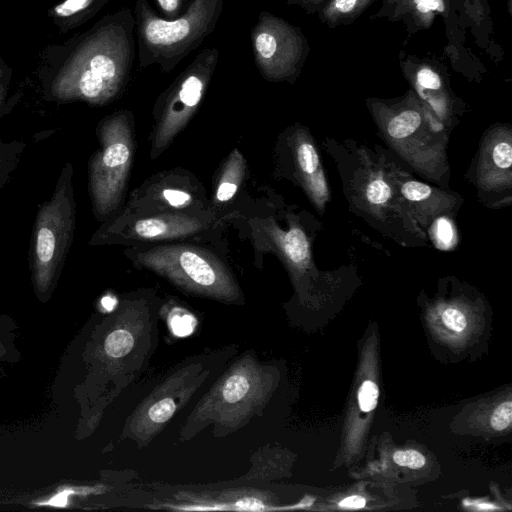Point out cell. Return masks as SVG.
<instances>
[{
    "mask_svg": "<svg viewBox=\"0 0 512 512\" xmlns=\"http://www.w3.org/2000/svg\"><path fill=\"white\" fill-rule=\"evenodd\" d=\"M245 159L234 149L222 168L215 192V200L219 203L229 201L238 191L245 175Z\"/></svg>",
    "mask_w": 512,
    "mask_h": 512,
    "instance_id": "obj_16",
    "label": "cell"
},
{
    "mask_svg": "<svg viewBox=\"0 0 512 512\" xmlns=\"http://www.w3.org/2000/svg\"><path fill=\"white\" fill-rule=\"evenodd\" d=\"M172 331L177 336H187L194 330L196 320L186 311L176 309L170 317Z\"/></svg>",
    "mask_w": 512,
    "mask_h": 512,
    "instance_id": "obj_21",
    "label": "cell"
},
{
    "mask_svg": "<svg viewBox=\"0 0 512 512\" xmlns=\"http://www.w3.org/2000/svg\"><path fill=\"white\" fill-rule=\"evenodd\" d=\"M116 304V300L113 297L106 296L102 299V305L106 310H112Z\"/></svg>",
    "mask_w": 512,
    "mask_h": 512,
    "instance_id": "obj_32",
    "label": "cell"
},
{
    "mask_svg": "<svg viewBox=\"0 0 512 512\" xmlns=\"http://www.w3.org/2000/svg\"><path fill=\"white\" fill-rule=\"evenodd\" d=\"M399 188L416 221L427 227L431 221L456 208V198L414 179H399Z\"/></svg>",
    "mask_w": 512,
    "mask_h": 512,
    "instance_id": "obj_12",
    "label": "cell"
},
{
    "mask_svg": "<svg viewBox=\"0 0 512 512\" xmlns=\"http://www.w3.org/2000/svg\"><path fill=\"white\" fill-rule=\"evenodd\" d=\"M512 421V402L508 400L501 403L493 412L491 426L497 431L506 429Z\"/></svg>",
    "mask_w": 512,
    "mask_h": 512,
    "instance_id": "obj_25",
    "label": "cell"
},
{
    "mask_svg": "<svg viewBox=\"0 0 512 512\" xmlns=\"http://www.w3.org/2000/svg\"><path fill=\"white\" fill-rule=\"evenodd\" d=\"M273 236L286 264L297 269L312 264L310 245L301 228L291 227L287 232L276 230Z\"/></svg>",
    "mask_w": 512,
    "mask_h": 512,
    "instance_id": "obj_15",
    "label": "cell"
},
{
    "mask_svg": "<svg viewBox=\"0 0 512 512\" xmlns=\"http://www.w3.org/2000/svg\"><path fill=\"white\" fill-rule=\"evenodd\" d=\"M167 19L178 17L182 13L185 0H155Z\"/></svg>",
    "mask_w": 512,
    "mask_h": 512,
    "instance_id": "obj_29",
    "label": "cell"
},
{
    "mask_svg": "<svg viewBox=\"0 0 512 512\" xmlns=\"http://www.w3.org/2000/svg\"><path fill=\"white\" fill-rule=\"evenodd\" d=\"M250 41L255 66L266 81L292 83L296 79L307 50L298 27L262 10L250 31Z\"/></svg>",
    "mask_w": 512,
    "mask_h": 512,
    "instance_id": "obj_6",
    "label": "cell"
},
{
    "mask_svg": "<svg viewBox=\"0 0 512 512\" xmlns=\"http://www.w3.org/2000/svg\"><path fill=\"white\" fill-rule=\"evenodd\" d=\"M105 128V146L94 172V188L100 209L108 212L119 204L132 167L133 114L119 111Z\"/></svg>",
    "mask_w": 512,
    "mask_h": 512,
    "instance_id": "obj_7",
    "label": "cell"
},
{
    "mask_svg": "<svg viewBox=\"0 0 512 512\" xmlns=\"http://www.w3.org/2000/svg\"><path fill=\"white\" fill-rule=\"evenodd\" d=\"M368 103L384 139L411 165L429 175L424 159L427 156L438 176L440 168L432 156L447 169L444 145L447 139L443 134L447 131L440 123L432 124L439 121L412 90L398 102L369 100Z\"/></svg>",
    "mask_w": 512,
    "mask_h": 512,
    "instance_id": "obj_3",
    "label": "cell"
},
{
    "mask_svg": "<svg viewBox=\"0 0 512 512\" xmlns=\"http://www.w3.org/2000/svg\"><path fill=\"white\" fill-rule=\"evenodd\" d=\"M223 0H191L178 17L159 16L148 0H135L133 14L139 68L158 65L170 73L215 30Z\"/></svg>",
    "mask_w": 512,
    "mask_h": 512,
    "instance_id": "obj_1",
    "label": "cell"
},
{
    "mask_svg": "<svg viewBox=\"0 0 512 512\" xmlns=\"http://www.w3.org/2000/svg\"><path fill=\"white\" fill-rule=\"evenodd\" d=\"M448 8L447 0H384L376 16L402 20L417 30L431 26L436 16L445 15Z\"/></svg>",
    "mask_w": 512,
    "mask_h": 512,
    "instance_id": "obj_14",
    "label": "cell"
},
{
    "mask_svg": "<svg viewBox=\"0 0 512 512\" xmlns=\"http://www.w3.org/2000/svg\"><path fill=\"white\" fill-rule=\"evenodd\" d=\"M466 14L475 24L480 25L486 15V5L484 0H461Z\"/></svg>",
    "mask_w": 512,
    "mask_h": 512,
    "instance_id": "obj_28",
    "label": "cell"
},
{
    "mask_svg": "<svg viewBox=\"0 0 512 512\" xmlns=\"http://www.w3.org/2000/svg\"><path fill=\"white\" fill-rule=\"evenodd\" d=\"M512 145L511 132L505 127L490 131L483 140L472 180L479 195L500 197L504 204L505 192L511 194Z\"/></svg>",
    "mask_w": 512,
    "mask_h": 512,
    "instance_id": "obj_10",
    "label": "cell"
},
{
    "mask_svg": "<svg viewBox=\"0 0 512 512\" xmlns=\"http://www.w3.org/2000/svg\"><path fill=\"white\" fill-rule=\"evenodd\" d=\"M409 79L416 95L432 115L447 127L452 119V104L446 84L430 64H418L415 68L407 66Z\"/></svg>",
    "mask_w": 512,
    "mask_h": 512,
    "instance_id": "obj_13",
    "label": "cell"
},
{
    "mask_svg": "<svg viewBox=\"0 0 512 512\" xmlns=\"http://www.w3.org/2000/svg\"><path fill=\"white\" fill-rule=\"evenodd\" d=\"M432 236L438 248L448 250L456 244V230L451 219L441 216L434 220Z\"/></svg>",
    "mask_w": 512,
    "mask_h": 512,
    "instance_id": "obj_18",
    "label": "cell"
},
{
    "mask_svg": "<svg viewBox=\"0 0 512 512\" xmlns=\"http://www.w3.org/2000/svg\"><path fill=\"white\" fill-rule=\"evenodd\" d=\"M394 461L400 466H406L411 469H419L426 463L425 457L416 450L396 451L393 455Z\"/></svg>",
    "mask_w": 512,
    "mask_h": 512,
    "instance_id": "obj_26",
    "label": "cell"
},
{
    "mask_svg": "<svg viewBox=\"0 0 512 512\" xmlns=\"http://www.w3.org/2000/svg\"><path fill=\"white\" fill-rule=\"evenodd\" d=\"M175 408L173 400L163 399L151 406L148 417L153 423H164L173 415Z\"/></svg>",
    "mask_w": 512,
    "mask_h": 512,
    "instance_id": "obj_24",
    "label": "cell"
},
{
    "mask_svg": "<svg viewBox=\"0 0 512 512\" xmlns=\"http://www.w3.org/2000/svg\"><path fill=\"white\" fill-rule=\"evenodd\" d=\"M365 504H366L365 498H363L362 496H359V495H353V496H349V497L343 499L339 503V506L343 507V508H349V509H359V508H363L365 506Z\"/></svg>",
    "mask_w": 512,
    "mask_h": 512,
    "instance_id": "obj_30",
    "label": "cell"
},
{
    "mask_svg": "<svg viewBox=\"0 0 512 512\" xmlns=\"http://www.w3.org/2000/svg\"><path fill=\"white\" fill-rule=\"evenodd\" d=\"M373 0H330L322 9L320 17L329 25L352 21L360 15Z\"/></svg>",
    "mask_w": 512,
    "mask_h": 512,
    "instance_id": "obj_17",
    "label": "cell"
},
{
    "mask_svg": "<svg viewBox=\"0 0 512 512\" xmlns=\"http://www.w3.org/2000/svg\"><path fill=\"white\" fill-rule=\"evenodd\" d=\"M219 50L207 47L174 79L154 106L151 158H157L196 113L212 81Z\"/></svg>",
    "mask_w": 512,
    "mask_h": 512,
    "instance_id": "obj_5",
    "label": "cell"
},
{
    "mask_svg": "<svg viewBox=\"0 0 512 512\" xmlns=\"http://www.w3.org/2000/svg\"><path fill=\"white\" fill-rule=\"evenodd\" d=\"M290 3L299 4L302 7L309 8L315 7L320 3L324 2V0H288Z\"/></svg>",
    "mask_w": 512,
    "mask_h": 512,
    "instance_id": "obj_31",
    "label": "cell"
},
{
    "mask_svg": "<svg viewBox=\"0 0 512 512\" xmlns=\"http://www.w3.org/2000/svg\"><path fill=\"white\" fill-rule=\"evenodd\" d=\"M133 347V337L125 329H117L111 332L104 344L105 352L114 358L126 355Z\"/></svg>",
    "mask_w": 512,
    "mask_h": 512,
    "instance_id": "obj_19",
    "label": "cell"
},
{
    "mask_svg": "<svg viewBox=\"0 0 512 512\" xmlns=\"http://www.w3.org/2000/svg\"><path fill=\"white\" fill-rule=\"evenodd\" d=\"M378 396L379 390L377 385L371 380L364 381L358 392L360 409L363 412L372 411L377 405Z\"/></svg>",
    "mask_w": 512,
    "mask_h": 512,
    "instance_id": "obj_23",
    "label": "cell"
},
{
    "mask_svg": "<svg viewBox=\"0 0 512 512\" xmlns=\"http://www.w3.org/2000/svg\"><path fill=\"white\" fill-rule=\"evenodd\" d=\"M131 261L196 294L221 300H235L237 283L214 253L189 244H164L128 249Z\"/></svg>",
    "mask_w": 512,
    "mask_h": 512,
    "instance_id": "obj_2",
    "label": "cell"
},
{
    "mask_svg": "<svg viewBox=\"0 0 512 512\" xmlns=\"http://www.w3.org/2000/svg\"><path fill=\"white\" fill-rule=\"evenodd\" d=\"M441 318L445 326L455 332H461L466 328V317L456 308H448L444 310Z\"/></svg>",
    "mask_w": 512,
    "mask_h": 512,
    "instance_id": "obj_27",
    "label": "cell"
},
{
    "mask_svg": "<svg viewBox=\"0 0 512 512\" xmlns=\"http://www.w3.org/2000/svg\"><path fill=\"white\" fill-rule=\"evenodd\" d=\"M37 256L39 260L49 262L55 251V236L49 228H42L37 235Z\"/></svg>",
    "mask_w": 512,
    "mask_h": 512,
    "instance_id": "obj_20",
    "label": "cell"
},
{
    "mask_svg": "<svg viewBox=\"0 0 512 512\" xmlns=\"http://www.w3.org/2000/svg\"><path fill=\"white\" fill-rule=\"evenodd\" d=\"M355 154L354 159L358 165H352L350 176H342L343 179L347 178L345 190L353 208L384 232H387L385 221H389L392 232V220H398L399 223L401 220L415 236L425 237V233L416 224L417 221L403 198L399 185L395 187L401 171L393 170L392 165L388 163H384V166L377 161L374 162L371 155L362 150H357Z\"/></svg>",
    "mask_w": 512,
    "mask_h": 512,
    "instance_id": "obj_4",
    "label": "cell"
},
{
    "mask_svg": "<svg viewBox=\"0 0 512 512\" xmlns=\"http://www.w3.org/2000/svg\"><path fill=\"white\" fill-rule=\"evenodd\" d=\"M288 140L293 177L312 204L322 212L330 193L313 138L303 127H298Z\"/></svg>",
    "mask_w": 512,
    "mask_h": 512,
    "instance_id": "obj_11",
    "label": "cell"
},
{
    "mask_svg": "<svg viewBox=\"0 0 512 512\" xmlns=\"http://www.w3.org/2000/svg\"><path fill=\"white\" fill-rule=\"evenodd\" d=\"M123 238L128 244L194 237L211 227L208 212H165L125 217Z\"/></svg>",
    "mask_w": 512,
    "mask_h": 512,
    "instance_id": "obj_9",
    "label": "cell"
},
{
    "mask_svg": "<svg viewBox=\"0 0 512 512\" xmlns=\"http://www.w3.org/2000/svg\"><path fill=\"white\" fill-rule=\"evenodd\" d=\"M249 384L243 375H233L230 377L223 388V397L228 402H236L244 397Z\"/></svg>",
    "mask_w": 512,
    "mask_h": 512,
    "instance_id": "obj_22",
    "label": "cell"
},
{
    "mask_svg": "<svg viewBox=\"0 0 512 512\" xmlns=\"http://www.w3.org/2000/svg\"><path fill=\"white\" fill-rule=\"evenodd\" d=\"M202 188L187 172L171 171L147 180L135 190L125 217L165 212H208Z\"/></svg>",
    "mask_w": 512,
    "mask_h": 512,
    "instance_id": "obj_8",
    "label": "cell"
}]
</instances>
